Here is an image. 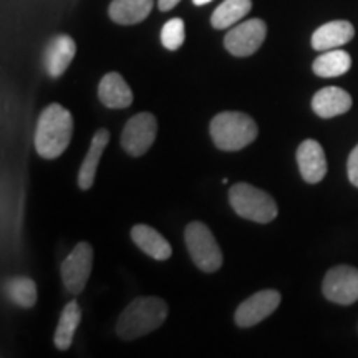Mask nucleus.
Listing matches in <instances>:
<instances>
[{"instance_id":"nucleus-12","label":"nucleus","mask_w":358,"mask_h":358,"mask_svg":"<svg viewBox=\"0 0 358 358\" xmlns=\"http://www.w3.org/2000/svg\"><path fill=\"white\" fill-rule=\"evenodd\" d=\"M77 53V43L69 35H57L45 48V69L52 78H58L65 73L71 60Z\"/></svg>"},{"instance_id":"nucleus-18","label":"nucleus","mask_w":358,"mask_h":358,"mask_svg":"<svg viewBox=\"0 0 358 358\" xmlns=\"http://www.w3.org/2000/svg\"><path fill=\"white\" fill-rule=\"evenodd\" d=\"M153 10V0H113L110 3V19L120 25L140 24Z\"/></svg>"},{"instance_id":"nucleus-16","label":"nucleus","mask_w":358,"mask_h":358,"mask_svg":"<svg viewBox=\"0 0 358 358\" xmlns=\"http://www.w3.org/2000/svg\"><path fill=\"white\" fill-rule=\"evenodd\" d=\"M110 141V131L105 128H100L93 136L92 145H90V150L87 156H85L82 166H80L78 171V186L80 189L87 191L93 186L95 182V176H96V168L100 164L101 155L105 151L106 145Z\"/></svg>"},{"instance_id":"nucleus-4","label":"nucleus","mask_w":358,"mask_h":358,"mask_svg":"<svg viewBox=\"0 0 358 358\" xmlns=\"http://www.w3.org/2000/svg\"><path fill=\"white\" fill-rule=\"evenodd\" d=\"M229 203L241 217L267 224L277 217V204L271 194L248 182H237L229 191Z\"/></svg>"},{"instance_id":"nucleus-1","label":"nucleus","mask_w":358,"mask_h":358,"mask_svg":"<svg viewBox=\"0 0 358 358\" xmlns=\"http://www.w3.org/2000/svg\"><path fill=\"white\" fill-rule=\"evenodd\" d=\"M73 136V118L66 108L52 103L40 115L35 131V150L45 159H55L65 153Z\"/></svg>"},{"instance_id":"nucleus-3","label":"nucleus","mask_w":358,"mask_h":358,"mask_svg":"<svg viewBox=\"0 0 358 358\" xmlns=\"http://www.w3.org/2000/svg\"><path fill=\"white\" fill-rule=\"evenodd\" d=\"M209 133L219 150L239 151L256 140L259 128L249 115L241 111H222L213 118Z\"/></svg>"},{"instance_id":"nucleus-21","label":"nucleus","mask_w":358,"mask_h":358,"mask_svg":"<svg viewBox=\"0 0 358 358\" xmlns=\"http://www.w3.org/2000/svg\"><path fill=\"white\" fill-rule=\"evenodd\" d=\"M252 7L250 0H224L216 10L213 12L211 24L214 29L224 30L237 24L243 17L248 15Z\"/></svg>"},{"instance_id":"nucleus-17","label":"nucleus","mask_w":358,"mask_h":358,"mask_svg":"<svg viewBox=\"0 0 358 358\" xmlns=\"http://www.w3.org/2000/svg\"><path fill=\"white\" fill-rule=\"evenodd\" d=\"M131 239L143 252L156 259V261H166V259L171 257V245L153 227L145 226V224H138V226H134L131 229Z\"/></svg>"},{"instance_id":"nucleus-24","label":"nucleus","mask_w":358,"mask_h":358,"mask_svg":"<svg viewBox=\"0 0 358 358\" xmlns=\"http://www.w3.org/2000/svg\"><path fill=\"white\" fill-rule=\"evenodd\" d=\"M347 171H348V179H350L352 185L358 187V145L353 148L350 156H348Z\"/></svg>"},{"instance_id":"nucleus-2","label":"nucleus","mask_w":358,"mask_h":358,"mask_svg":"<svg viewBox=\"0 0 358 358\" xmlns=\"http://www.w3.org/2000/svg\"><path fill=\"white\" fill-rule=\"evenodd\" d=\"M168 317V306L159 297H138L122 312L116 334L123 340L140 338L159 329Z\"/></svg>"},{"instance_id":"nucleus-6","label":"nucleus","mask_w":358,"mask_h":358,"mask_svg":"<svg viewBox=\"0 0 358 358\" xmlns=\"http://www.w3.org/2000/svg\"><path fill=\"white\" fill-rule=\"evenodd\" d=\"M156 133H158V122L153 115L148 113V111L134 115L123 128V150L131 156H143L153 146Z\"/></svg>"},{"instance_id":"nucleus-7","label":"nucleus","mask_w":358,"mask_h":358,"mask_svg":"<svg viewBox=\"0 0 358 358\" xmlns=\"http://www.w3.org/2000/svg\"><path fill=\"white\" fill-rule=\"evenodd\" d=\"M322 292L330 302L350 306L358 301V268L350 266L332 267L325 274Z\"/></svg>"},{"instance_id":"nucleus-5","label":"nucleus","mask_w":358,"mask_h":358,"mask_svg":"<svg viewBox=\"0 0 358 358\" xmlns=\"http://www.w3.org/2000/svg\"><path fill=\"white\" fill-rule=\"evenodd\" d=\"M186 248L196 267L203 272L213 274L222 266V252L216 237L203 222H191L185 232Z\"/></svg>"},{"instance_id":"nucleus-22","label":"nucleus","mask_w":358,"mask_h":358,"mask_svg":"<svg viewBox=\"0 0 358 358\" xmlns=\"http://www.w3.org/2000/svg\"><path fill=\"white\" fill-rule=\"evenodd\" d=\"M8 299L19 307L32 308L37 303V285L29 277H12L6 282Z\"/></svg>"},{"instance_id":"nucleus-23","label":"nucleus","mask_w":358,"mask_h":358,"mask_svg":"<svg viewBox=\"0 0 358 358\" xmlns=\"http://www.w3.org/2000/svg\"><path fill=\"white\" fill-rule=\"evenodd\" d=\"M161 42L168 50H178L185 43V22L181 19L168 20L161 30Z\"/></svg>"},{"instance_id":"nucleus-13","label":"nucleus","mask_w":358,"mask_h":358,"mask_svg":"<svg viewBox=\"0 0 358 358\" xmlns=\"http://www.w3.org/2000/svg\"><path fill=\"white\" fill-rule=\"evenodd\" d=\"M98 98L106 108L122 110L133 103V92L124 78L116 71H110L98 85Z\"/></svg>"},{"instance_id":"nucleus-14","label":"nucleus","mask_w":358,"mask_h":358,"mask_svg":"<svg viewBox=\"0 0 358 358\" xmlns=\"http://www.w3.org/2000/svg\"><path fill=\"white\" fill-rule=\"evenodd\" d=\"M355 37V29L347 20H334L319 27L312 35V47L317 52L334 50Z\"/></svg>"},{"instance_id":"nucleus-25","label":"nucleus","mask_w":358,"mask_h":358,"mask_svg":"<svg viewBox=\"0 0 358 358\" xmlns=\"http://www.w3.org/2000/svg\"><path fill=\"white\" fill-rule=\"evenodd\" d=\"M179 2H181V0H158V7H159V10L168 12V10H171V8L176 7Z\"/></svg>"},{"instance_id":"nucleus-20","label":"nucleus","mask_w":358,"mask_h":358,"mask_svg":"<svg viewBox=\"0 0 358 358\" xmlns=\"http://www.w3.org/2000/svg\"><path fill=\"white\" fill-rule=\"evenodd\" d=\"M80 320H82V308H80L78 302L71 301L66 303L55 330V345L58 350H69L80 325Z\"/></svg>"},{"instance_id":"nucleus-19","label":"nucleus","mask_w":358,"mask_h":358,"mask_svg":"<svg viewBox=\"0 0 358 358\" xmlns=\"http://www.w3.org/2000/svg\"><path fill=\"white\" fill-rule=\"evenodd\" d=\"M352 66V58L345 50L334 48L327 50L320 57L315 58L312 70L313 73L319 75L322 78H335L345 75Z\"/></svg>"},{"instance_id":"nucleus-11","label":"nucleus","mask_w":358,"mask_h":358,"mask_svg":"<svg viewBox=\"0 0 358 358\" xmlns=\"http://www.w3.org/2000/svg\"><path fill=\"white\" fill-rule=\"evenodd\" d=\"M297 163L308 185H317L327 174V158L319 141L306 140L297 148Z\"/></svg>"},{"instance_id":"nucleus-10","label":"nucleus","mask_w":358,"mask_h":358,"mask_svg":"<svg viewBox=\"0 0 358 358\" xmlns=\"http://www.w3.org/2000/svg\"><path fill=\"white\" fill-rule=\"evenodd\" d=\"M280 306V294L277 290L267 289L250 295L249 299L237 307L234 313L236 324L243 329L257 325L259 322L267 319Z\"/></svg>"},{"instance_id":"nucleus-15","label":"nucleus","mask_w":358,"mask_h":358,"mask_svg":"<svg viewBox=\"0 0 358 358\" xmlns=\"http://www.w3.org/2000/svg\"><path fill=\"white\" fill-rule=\"evenodd\" d=\"M352 96L338 87H325L312 98V110L320 118H334L347 113L352 108Z\"/></svg>"},{"instance_id":"nucleus-9","label":"nucleus","mask_w":358,"mask_h":358,"mask_svg":"<svg viewBox=\"0 0 358 358\" xmlns=\"http://www.w3.org/2000/svg\"><path fill=\"white\" fill-rule=\"evenodd\" d=\"M93 267V249L88 243H78L62 264V279L66 290L77 295L87 285Z\"/></svg>"},{"instance_id":"nucleus-8","label":"nucleus","mask_w":358,"mask_h":358,"mask_svg":"<svg viewBox=\"0 0 358 358\" xmlns=\"http://www.w3.org/2000/svg\"><path fill=\"white\" fill-rule=\"evenodd\" d=\"M267 35V25L261 19H250L229 30L224 37V47L234 57H249L256 53Z\"/></svg>"},{"instance_id":"nucleus-26","label":"nucleus","mask_w":358,"mask_h":358,"mask_svg":"<svg viewBox=\"0 0 358 358\" xmlns=\"http://www.w3.org/2000/svg\"><path fill=\"white\" fill-rule=\"evenodd\" d=\"M209 2H213V0H192V3H194V6H206V3H209Z\"/></svg>"}]
</instances>
